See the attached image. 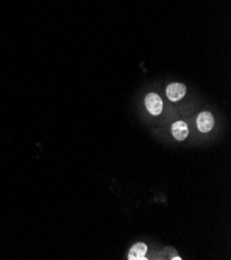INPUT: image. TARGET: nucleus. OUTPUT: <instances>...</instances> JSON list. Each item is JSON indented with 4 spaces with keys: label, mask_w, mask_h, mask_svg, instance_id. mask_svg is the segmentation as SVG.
<instances>
[{
    "label": "nucleus",
    "mask_w": 231,
    "mask_h": 260,
    "mask_svg": "<svg viewBox=\"0 0 231 260\" xmlns=\"http://www.w3.org/2000/svg\"><path fill=\"white\" fill-rule=\"evenodd\" d=\"M147 252V246L143 243H137L135 244L127 255V259L129 260H142L146 259L145 254Z\"/></svg>",
    "instance_id": "5"
},
{
    "label": "nucleus",
    "mask_w": 231,
    "mask_h": 260,
    "mask_svg": "<svg viewBox=\"0 0 231 260\" xmlns=\"http://www.w3.org/2000/svg\"><path fill=\"white\" fill-rule=\"evenodd\" d=\"M172 135L177 141H184L189 135L188 124L183 121L178 120L172 124Z\"/></svg>",
    "instance_id": "4"
},
{
    "label": "nucleus",
    "mask_w": 231,
    "mask_h": 260,
    "mask_svg": "<svg viewBox=\"0 0 231 260\" xmlns=\"http://www.w3.org/2000/svg\"><path fill=\"white\" fill-rule=\"evenodd\" d=\"M172 259H177V260H182V258H181V257H173Z\"/></svg>",
    "instance_id": "6"
},
{
    "label": "nucleus",
    "mask_w": 231,
    "mask_h": 260,
    "mask_svg": "<svg viewBox=\"0 0 231 260\" xmlns=\"http://www.w3.org/2000/svg\"><path fill=\"white\" fill-rule=\"evenodd\" d=\"M187 92V88L182 83H171L166 88L167 98L171 102H178L181 101Z\"/></svg>",
    "instance_id": "3"
},
{
    "label": "nucleus",
    "mask_w": 231,
    "mask_h": 260,
    "mask_svg": "<svg viewBox=\"0 0 231 260\" xmlns=\"http://www.w3.org/2000/svg\"><path fill=\"white\" fill-rule=\"evenodd\" d=\"M215 125V119L211 112H201L197 117V127L201 133L211 132Z\"/></svg>",
    "instance_id": "2"
},
{
    "label": "nucleus",
    "mask_w": 231,
    "mask_h": 260,
    "mask_svg": "<svg viewBox=\"0 0 231 260\" xmlns=\"http://www.w3.org/2000/svg\"><path fill=\"white\" fill-rule=\"evenodd\" d=\"M145 106L150 114L160 115L163 110V102L159 94L151 92L145 98Z\"/></svg>",
    "instance_id": "1"
}]
</instances>
